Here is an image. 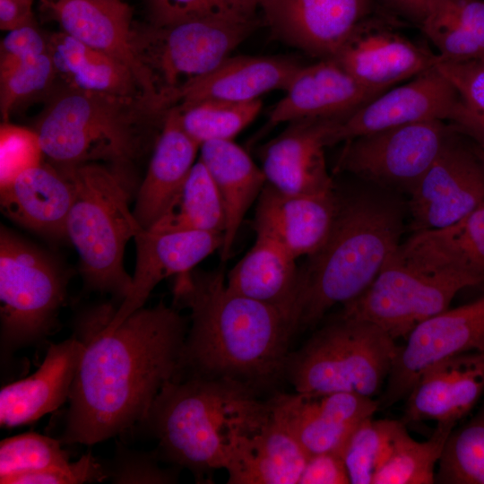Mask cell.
I'll return each instance as SVG.
<instances>
[{
  "label": "cell",
  "mask_w": 484,
  "mask_h": 484,
  "mask_svg": "<svg viewBox=\"0 0 484 484\" xmlns=\"http://www.w3.org/2000/svg\"><path fill=\"white\" fill-rule=\"evenodd\" d=\"M272 417L309 455L341 454L353 430L379 410L378 401L339 392L320 396L276 393L268 400Z\"/></svg>",
  "instance_id": "obj_14"
},
{
  "label": "cell",
  "mask_w": 484,
  "mask_h": 484,
  "mask_svg": "<svg viewBox=\"0 0 484 484\" xmlns=\"http://www.w3.org/2000/svg\"><path fill=\"white\" fill-rule=\"evenodd\" d=\"M470 287L474 286L465 279L417 270L393 255L362 294L342 305L340 316L374 323L394 340L406 338Z\"/></svg>",
  "instance_id": "obj_10"
},
{
  "label": "cell",
  "mask_w": 484,
  "mask_h": 484,
  "mask_svg": "<svg viewBox=\"0 0 484 484\" xmlns=\"http://www.w3.org/2000/svg\"><path fill=\"white\" fill-rule=\"evenodd\" d=\"M258 24L257 19L198 18L133 25L134 55L170 109L174 94L215 69Z\"/></svg>",
  "instance_id": "obj_9"
},
{
  "label": "cell",
  "mask_w": 484,
  "mask_h": 484,
  "mask_svg": "<svg viewBox=\"0 0 484 484\" xmlns=\"http://www.w3.org/2000/svg\"><path fill=\"white\" fill-rule=\"evenodd\" d=\"M457 424L439 422L428 439L417 441L406 425L396 436L372 484H432L446 438Z\"/></svg>",
  "instance_id": "obj_35"
},
{
  "label": "cell",
  "mask_w": 484,
  "mask_h": 484,
  "mask_svg": "<svg viewBox=\"0 0 484 484\" xmlns=\"http://www.w3.org/2000/svg\"><path fill=\"white\" fill-rule=\"evenodd\" d=\"M435 67L452 84L462 102L484 113V56L460 61L437 56Z\"/></svg>",
  "instance_id": "obj_45"
},
{
  "label": "cell",
  "mask_w": 484,
  "mask_h": 484,
  "mask_svg": "<svg viewBox=\"0 0 484 484\" xmlns=\"http://www.w3.org/2000/svg\"><path fill=\"white\" fill-rule=\"evenodd\" d=\"M173 108L183 130L201 146L211 141L233 140L257 117L262 101L204 99Z\"/></svg>",
  "instance_id": "obj_36"
},
{
  "label": "cell",
  "mask_w": 484,
  "mask_h": 484,
  "mask_svg": "<svg viewBox=\"0 0 484 484\" xmlns=\"http://www.w3.org/2000/svg\"><path fill=\"white\" fill-rule=\"evenodd\" d=\"M419 27L442 59L460 61L484 56L482 0H436Z\"/></svg>",
  "instance_id": "obj_33"
},
{
  "label": "cell",
  "mask_w": 484,
  "mask_h": 484,
  "mask_svg": "<svg viewBox=\"0 0 484 484\" xmlns=\"http://www.w3.org/2000/svg\"><path fill=\"white\" fill-rule=\"evenodd\" d=\"M454 132L410 191L414 231L449 226L484 204V160Z\"/></svg>",
  "instance_id": "obj_13"
},
{
  "label": "cell",
  "mask_w": 484,
  "mask_h": 484,
  "mask_svg": "<svg viewBox=\"0 0 484 484\" xmlns=\"http://www.w3.org/2000/svg\"><path fill=\"white\" fill-rule=\"evenodd\" d=\"M45 153L37 132L3 122L0 126V187L42 164Z\"/></svg>",
  "instance_id": "obj_42"
},
{
  "label": "cell",
  "mask_w": 484,
  "mask_h": 484,
  "mask_svg": "<svg viewBox=\"0 0 484 484\" xmlns=\"http://www.w3.org/2000/svg\"><path fill=\"white\" fill-rule=\"evenodd\" d=\"M404 426L401 419L371 417L353 430L341 453L350 484H372L376 470Z\"/></svg>",
  "instance_id": "obj_38"
},
{
  "label": "cell",
  "mask_w": 484,
  "mask_h": 484,
  "mask_svg": "<svg viewBox=\"0 0 484 484\" xmlns=\"http://www.w3.org/2000/svg\"><path fill=\"white\" fill-rule=\"evenodd\" d=\"M448 120L456 131L472 138L484 151V113L469 107L460 99Z\"/></svg>",
  "instance_id": "obj_48"
},
{
  "label": "cell",
  "mask_w": 484,
  "mask_h": 484,
  "mask_svg": "<svg viewBox=\"0 0 484 484\" xmlns=\"http://www.w3.org/2000/svg\"><path fill=\"white\" fill-rule=\"evenodd\" d=\"M168 112L143 96L59 84L34 130L45 156L58 169L104 161L129 173L156 143Z\"/></svg>",
  "instance_id": "obj_5"
},
{
  "label": "cell",
  "mask_w": 484,
  "mask_h": 484,
  "mask_svg": "<svg viewBox=\"0 0 484 484\" xmlns=\"http://www.w3.org/2000/svg\"><path fill=\"white\" fill-rule=\"evenodd\" d=\"M349 475L341 454L322 453L309 455L298 484H348Z\"/></svg>",
  "instance_id": "obj_47"
},
{
  "label": "cell",
  "mask_w": 484,
  "mask_h": 484,
  "mask_svg": "<svg viewBox=\"0 0 484 484\" xmlns=\"http://www.w3.org/2000/svg\"><path fill=\"white\" fill-rule=\"evenodd\" d=\"M453 131L444 120H428L361 135L347 141L339 166L378 185L410 193Z\"/></svg>",
  "instance_id": "obj_11"
},
{
  "label": "cell",
  "mask_w": 484,
  "mask_h": 484,
  "mask_svg": "<svg viewBox=\"0 0 484 484\" xmlns=\"http://www.w3.org/2000/svg\"><path fill=\"white\" fill-rule=\"evenodd\" d=\"M73 198L71 180L46 162L0 187L3 214L16 224L56 241L67 239L66 220Z\"/></svg>",
  "instance_id": "obj_26"
},
{
  "label": "cell",
  "mask_w": 484,
  "mask_h": 484,
  "mask_svg": "<svg viewBox=\"0 0 484 484\" xmlns=\"http://www.w3.org/2000/svg\"><path fill=\"white\" fill-rule=\"evenodd\" d=\"M199 160L216 184L225 211L220 256L229 259L244 217L266 185L265 176L250 155L233 140L211 141L200 146Z\"/></svg>",
  "instance_id": "obj_29"
},
{
  "label": "cell",
  "mask_w": 484,
  "mask_h": 484,
  "mask_svg": "<svg viewBox=\"0 0 484 484\" xmlns=\"http://www.w3.org/2000/svg\"><path fill=\"white\" fill-rule=\"evenodd\" d=\"M373 0H260L275 37L304 52L333 58L365 21Z\"/></svg>",
  "instance_id": "obj_15"
},
{
  "label": "cell",
  "mask_w": 484,
  "mask_h": 484,
  "mask_svg": "<svg viewBox=\"0 0 484 484\" xmlns=\"http://www.w3.org/2000/svg\"><path fill=\"white\" fill-rule=\"evenodd\" d=\"M484 352V295L447 308L417 325L399 346L379 399V409L405 399L421 373L451 356Z\"/></svg>",
  "instance_id": "obj_12"
},
{
  "label": "cell",
  "mask_w": 484,
  "mask_h": 484,
  "mask_svg": "<svg viewBox=\"0 0 484 484\" xmlns=\"http://www.w3.org/2000/svg\"><path fill=\"white\" fill-rule=\"evenodd\" d=\"M111 308H98L81 331L84 350L68 398L63 445H91L139 424L163 385L180 375L187 324L175 307L161 301L143 307L107 331Z\"/></svg>",
  "instance_id": "obj_1"
},
{
  "label": "cell",
  "mask_w": 484,
  "mask_h": 484,
  "mask_svg": "<svg viewBox=\"0 0 484 484\" xmlns=\"http://www.w3.org/2000/svg\"><path fill=\"white\" fill-rule=\"evenodd\" d=\"M301 66L281 56H229L209 73L179 89L172 108L204 99H257L271 91H285Z\"/></svg>",
  "instance_id": "obj_27"
},
{
  "label": "cell",
  "mask_w": 484,
  "mask_h": 484,
  "mask_svg": "<svg viewBox=\"0 0 484 484\" xmlns=\"http://www.w3.org/2000/svg\"><path fill=\"white\" fill-rule=\"evenodd\" d=\"M45 12L62 31L125 65L145 97L166 109L132 44V9L123 0H41Z\"/></svg>",
  "instance_id": "obj_19"
},
{
  "label": "cell",
  "mask_w": 484,
  "mask_h": 484,
  "mask_svg": "<svg viewBox=\"0 0 484 484\" xmlns=\"http://www.w3.org/2000/svg\"><path fill=\"white\" fill-rule=\"evenodd\" d=\"M478 152L480 155V157L482 158V160H484V151H481V150H479Z\"/></svg>",
  "instance_id": "obj_51"
},
{
  "label": "cell",
  "mask_w": 484,
  "mask_h": 484,
  "mask_svg": "<svg viewBox=\"0 0 484 484\" xmlns=\"http://www.w3.org/2000/svg\"><path fill=\"white\" fill-rule=\"evenodd\" d=\"M285 91L269 116L271 125L305 119H344L381 94L359 83L333 58L302 65Z\"/></svg>",
  "instance_id": "obj_22"
},
{
  "label": "cell",
  "mask_w": 484,
  "mask_h": 484,
  "mask_svg": "<svg viewBox=\"0 0 484 484\" xmlns=\"http://www.w3.org/2000/svg\"><path fill=\"white\" fill-rule=\"evenodd\" d=\"M437 55L365 21L333 57L363 86L382 93L434 66Z\"/></svg>",
  "instance_id": "obj_23"
},
{
  "label": "cell",
  "mask_w": 484,
  "mask_h": 484,
  "mask_svg": "<svg viewBox=\"0 0 484 484\" xmlns=\"http://www.w3.org/2000/svg\"><path fill=\"white\" fill-rule=\"evenodd\" d=\"M136 263L129 292L107 320L104 328L112 331L145 304L162 280L194 269L215 251H220L223 235L203 231L142 229L135 237Z\"/></svg>",
  "instance_id": "obj_18"
},
{
  "label": "cell",
  "mask_w": 484,
  "mask_h": 484,
  "mask_svg": "<svg viewBox=\"0 0 484 484\" xmlns=\"http://www.w3.org/2000/svg\"><path fill=\"white\" fill-rule=\"evenodd\" d=\"M435 483L484 484V402L448 435Z\"/></svg>",
  "instance_id": "obj_37"
},
{
  "label": "cell",
  "mask_w": 484,
  "mask_h": 484,
  "mask_svg": "<svg viewBox=\"0 0 484 484\" xmlns=\"http://www.w3.org/2000/svg\"><path fill=\"white\" fill-rule=\"evenodd\" d=\"M402 232V214L393 203L365 194L340 197L327 240L299 268L294 333L362 294L397 251Z\"/></svg>",
  "instance_id": "obj_4"
},
{
  "label": "cell",
  "mask_w": 484,
  "mask_h": 484,
  "mask_svg": "<svg viewBox=\"0 0 484 484\" xmlns=\"http://www.w3.org/2000/svg\"><path fill=\"white\" fill-rule=\"evenodd\" d=\"M108 480L118 484H166L177 481V471L162 468L158 454L117 445L114 457L103 462Z\"/></svg>",
  "instance_id": "obj_43"
},
{
  "label": "cell",
  "mask_w": 484,
  "mask_h": 484,
  "mask_svg": "<svg viewBox=\"0 0 484 484\" xmlns=\"http://www.w3.org/2000/svg\"><path fill=\"white\" fill-rule=\"evenodd\" d=\"M260 0H146L150 22L169 24L198 18L256 19Z\"/></svg>",
  "instance_id": "obj_41"
},
{
  "label": "cell",
  "mask_w": 484,
  "mask_h": 484,
  "mask_svg": "<svg viewBox=\"0 0 484 484\" xmlns=\"http://www.w3.org/2000/svg\"><path fill=\"white\" fill-rule=\"evenodd\" d=\"M296 260L272 239L256 234L252 247L226 275L227 285L240 295L276 308L292 327L299 276Z\"/></svg>",
  "instance_id": "obj_31"
},
{
  "label": "cell",
  "mask_w": 484,
  "mask_h": 484,
  "mask_svg": "<svg viewBox=\"0 0 484 484\" xmlns=\"http://www.w3.org/2000/svg\"><path fill=\"white\" fill-rule=\"evenodd\" d=\"M334 188L310 194H289L264 186L256 203L254 228L295 259L310 256L327 240L338 212Z\"/></svg>",
  "instance_id": "obj_17"
},
{
  "label": "cell",
  "mask_w": 484,
  "mask_h": 484,
  "mask_svg": "<svg viewBox=\"0 0 484 484\" xmlns=\"http://www.w3.org/2000/svg\"><path fill=\"white\" fill-rule=\"evenodd\" d=\"M63 444L39 433L9 436L0 443V483L11 477L40 471L70 461Z\"/></svg>",
  "instance_id": "obj_40"
},
{
  "label": "cell",
  "mask_w": 484,
  "mask_h": 484,
  "mask_svg": "<svg viewBox=\"0 0 484 484\" xmlns=\"http://www.w3.org/2000/svg\"><path fill=\"white\" fill-rule=\"evenodd\" d=\"M394 256L428 273L484 283V204L449 226L414 231Z\"/></svg>",
  "instance_id": "obj_24"
},
{
  "label": "cell",
  "mask_w": 484,
  "mask_h": 484,
  "mask_svg": "<svg viewBox=\"0 0 484 484\" xmlns=\"http://www.w3.org/2000/svg\"><path fill=\"white\" fill-rule=\"evenodd\" d=\"M484 394V352L444 359L418 377L405 400L401 420L407 426L425 420L457 424Z\"/></svg>",
  "instance_id": "obj_20"
},
{
  "label": "cell",
  "mask_w": 484,
  "mask_h": 484,
  "mask_svg": "<svg viewBox=\"0 0 484 484\" xmlns=\"http://www.w3.org/2000/svg\"><path fill=\"white\" fill-rule=\"evenodd\" d=\"M48 52V34L37 23L8 31L0 44V73L18 64Z\"/></svg>",
  "instance_id": "obj_46"
},
{
  "label": "cell",
  "mask_w": 484,
  "mask_h": 484,
  "mask_svg": "<svg viewBox=\"0 0 484 484\" xmlns=\"http://www.w3.org/2000/svg\"><path fill=\"white\" fill-rule=\"evenodd\" d=\"M394 13L419 26L436 0H379Z\"/></svg>",
  "instance_id": "obj_50"
},
{
  "label": "cell",
  "mask_w": 484,
  "mask_h": 484,
  "mask_svg": "<svg viewBox=\"0 0 484 484\" xmlns=\"http://www.w3.org/2000/svg\"><path fill=\"white\" fill-rule=\"evenodd\" d=\"M268 401L243 383L189 376L167 381L139 423L160 454L195 474L226 469L240 442L271 418Z\"/></svg>",
  "instance_id": "obj_3"
},
{
  "label": "cell",
  "mask_w": 484,
  "mask_h": 484,
  "mask_svg": "<svg viewBox=\"0 0 484 484\" xmlns=\"http://www.w3.org/2000/svg\"><path fill=\"white\" fill-rule=\"evenodd\" d=\"M460 98L434 66L398 87L386 90L340 120L330 145L408 124L448 120Z\"/></svg>",
  "instance_id": "obj_16"
},
{
  "label": "cell",
  "mask_w": 484,
  "mask_h": 484,
  "mask_svg": "<svg viewBox=\"0 0 484 484\" xmlns=\"http://www.w3.org/2000/svg\"><path fill=\"white\" fill-rule=\"evenodd\" d=\"M199 150L200 145L181 127L176 108H171L154 143L133 210L143 229H150L169 210L195 163Z\"/></svg>",
  "instance_id": "obj_28"
},
{
  "label": "cell",
  "mask_w": 484,
  "mask_h": 484,
  "mask_svg": "<svg viewBox=\"0 0 484 484\" xmlns=\"http://www.w3.org/2000/svg\"><path fill=\"white\" fill-rule=\"evenodd\" d=\"M106 480L103 462L88 453L75 462L16 475L4 480L2 484H82Z\"/></svg>",
  "instance_id": "obj_44"
},
{
  "label": "cell",
  "mask_w": 484,
  "mask_h": 484,
  "mask_svg": "<svg viewBox=\"0 0 484 484\" xmlns=\"http://www.w3.org/2000/svg\"><path fill=\"white\" fill-rule=\"evenodd\" d=\"M175 278L174 300L191 320L180 375L188 370L255 389L284 373L294 332L279 310L230 290L221 269L194 268Z\"/></svg>",
  "instance_id": "obj_2"
},
{
  "label": "cell",
  "mask_w": 484,
  "mask_h": 484,
  "mask_svg": "<svg viewBox=\"0 0 484 484\" xmlns=\"http://www.w3.org/2000/svg\"><path fill=\"white\" fill-rule=\"evenodd\" d=\"M48 53L58 82L64 86L145 97L137 79L125 65L62 30L48 34Z\"/></svg>",
  "instance_id": "obj_32"
},
{
  "label": "cell",
  "mask_w": 484,
  "mask_h": 484,
  "mask_svg": "<svg viewBox=\"0 0 484 484\" xmlns=\"http://www.w3.org/2000/svg\"><path fill=\"white\" fill-rule=\"evenodd\" d=\"M342 119L290 122L262 152L266 183L289 194H310L334 188L324 149L330 146L336 124Z\"/></svg>",
  "instance_id": "obj_21"
},
{
  "label": "cell",
  "mask_w": 484,
  "mask_h": 484,
  "mask_svg": "<svg viewBox=\"0 0 484 484\" xmlns=\"http://www.w3.org/2000/svg\"><path fill=\"white\" fill-rule=\"evenodd\" d=\"M34 0H0V28L10 31L36 23L32 4Z\"/></svg>",
  "instance_id": "obj_49"
},
{
  "label": "cell",
  "mask_w": 484,
  "mask_h": 484,
  "mask_svg": "<svg viewBox=\"0 0 484 484\" xmlns=\"http://www.w3.org/2000/svg\"><path fill=\"white\" fill-rule=\"evenodd\" d=\"M68 276L47 251L0 229L1 353L34 344L51 333L67 295Z\"/></svg>",
  "instance_id": "obj_8"
},
{
  "label": "cell",
  "mask_w": 484,
  "mask_h": 484,
  "mask_svg": "<svg viewBox=\"0 0 484 484\" xmlns=\"http://www.w3.org/2000/svg\"><path fill=\"white\" fill-rule=\"evenodd\" d=\"M59 170L73 186L66 236L78 253L84 285L122 301L132 284L124 267L125 246L143 229L129 208L132 177L100 163Z\"/></svg>",
  "instance_id": "obj_6"
},
{
  "label": "cell",
  "mask_w": 484,
  "mask_h": 484,
  "mask_svg": "<svg viewBox=\"0 0 484 484\" xmlns=\"http://www.w3.org/2000/svg\"><path fill=\"white\" fill-rule=\"evenodd\" d=\"M83 350L84 343L76 336L51 344L32 375L3 386L0 426L33 423L68 401Z\"/></svg>",
  "instance_id": "obj_25"
},
{
  "label": "cell",
  "mask_w": 484,
  "mask_h": 484,
  "mask_svg": "<svg viewBox=\"0 0 484 484\" xmlns=\"http://www.w3.org/2000/svg\"><path fill=\"white\" fill-rule=\"evenodd\" d=\"M307 458L297 440L272 414L259 430L238 445L225 469L228 483L298 484Z\"/></svg>",
  "instance_id": "obj_30"
},
{
  "label": "cell",
  "mask_w": 484,
  "mask_h": 484,
  "mask_svg": "<svg viewBox=\"0 0 484 484\" xmlns=\"http://www.w3.org/2000/svg\"><path fill=\"white\" fill-rule=\"evenodd\" d=\"M398 348L376 324L339 315L289 354L284 372L302 394L348 392L375 398L385 388Z\"/></svg>",
  "instance_id": "obj_7"
},
{
  "label": "cell",
  "mask_w": 484,
  "mask_h": 484,
  "mask_svg": "<svg viewBox=\"0 0 484 484\" xmlns=\"http://www.w3.org/2000/svg\"><path fill=\"white\" fill-rule=\"evenodd\" d=\"M59 82L48 52L30 57L0 73V113L3 122L38 97H48Z\"/></svg>",
  "instance_id": "obj_39"
},
{
  "label": "cell",
  "mask_w": 484,
  "mask_h": 484,
  "mask_svg": "<svg viewBox=\"0 0 484 484\" xmlns=\"http://www.w3.org/2000/svg\"><path fill=\"white\" fill-rule=\"evenodd\" d=\"M225 224V211L216 184L204 164L198 160L169 210L150 229L223 235Z\"/></svg>",
  "instance_id": "obj_34"
}]
</instances>
